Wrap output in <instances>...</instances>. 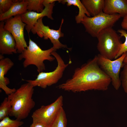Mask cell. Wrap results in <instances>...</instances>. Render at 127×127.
Segmentation results:
<instances>
[{"instance_id": "cell-10", "label": "cell", "mask_w": 127, "mask_h": 127, "mask_svg": "<svg viewBox=\"0 0 127 127\" xmlns=\"http://www.w3.org/2000/svg\"><path fill=\"white\" fill-rule=\"evenodd\" d=\"M26 24L22 21L20 15L6 20L4 29L10 32L14 38L17 52L21 53L28 47L24 36V30Z\"/></svg>"}, {"instance_id": "cell-23", "label": "cell", "mask_w": 127, "mask_h": 127, "mask_svg": "<svg viewBox=\"0 0 127 127\" xmlns=\"http://www.w3.org/2000/svg\"><path fill=\"white\" fill-rule=\"evenodd\" d=\"M123 67L120 77L121 85L125 92L127 94V63L123 64Z\"/></svg>"}, {"instance_id": "cell-22", "label": "cell", "mask_w": 127, "mask_h": 127, "mask_svg": "<svg viewBox=\"0 0 127 127\" xmlns=\"http://www.w3.org/2000/svg\"><path fill=\"white\" fill-rule=\"evenodd\" d=\"M118 32L120 33L121 36H124L125 37V40L124 42L122 44L119 51L115 59L120 57L124 53L127 52V32L123 29H119L118 30Z\"/></svg>"}, {"instance_id": "cell-1", "label": "cell", "mask_w": 127, "mask_h": 127, "mask_svg": "<svg viewBox=\"0 0 127 127\" xmlns=\"http://www.w3.org/2000/svg\"><path fill=\"white\" fill-rule=\"evenodd\" d=\"M111 83L110 78L101 68L97 56L74 71L71 77L57 88L74 92L95 90H107Z\"/></svg>"}, {"instance_id": "cell-11", "label": "cell", "mask_w": 127, "mask_h": 127, "mask_svg": "<svg viewBox=\"0 0 127 127\" xmlns=\"http://www.w3.org/2000/svg\"><path fill=\"white\" fill-rule=\"evenodd\" d=\"M55 4L54 2L49 4H44V8L40 12L27 11L20 15L22 21L26 24L25 28L28 33L31 31L35 24L40 18L46 16L51 20L54 19L52 16V14Z\"/></svg>"}, {"instance_id": "cell-7", "label": "cell", "mask_w": 127, "mask_h": 127, "mask_svg": "<svg viewBox=\"0 0 127 127\" xmlns=\"http://www.w3.org/2000/svg\"><path fill=\"white\" fill-rule=\"evenodd\" d=\"M126 54V52L124 53L114 60L104 58L99 54L97 56L98 65L110 78L112 84L116 90H118L121 85L120 73L121 68L123 67Z\"/></svg>"}, {"instance_id": "cell-8", "label": "cell", "mask_w": 127, "mask_h": 127, "mask_svg": "<svg viewBox=\"0 0 127 127\" xmlns=\"http://www.w3.org/2000/svg\"><path fill=\"white\" fill-rule=\"evenodd\" d=\"M63 97L61 95L51 104L42 105L36 110L32 115V123H41L48 126L63 107Z\"/></svg>"}, {"instance_id": "cell-27", "label": "cell", "mask_w": 127, "mask_h": 127, "mask_svg": "<svg viewBox=\"0 0 127 127\" xmlns=\"http://www.w3.org/2000/svg\"><path fill=\"white\" fill-rule=\"evenodd\" d=\"M59 0H44L43 2V4H49L55 2L56 1H58Z\"/></svg>"}, {"instance_id": "cell-12", "label": "cell", "mask_w": 127, "mask_h": 127, "mask_svg": "<svg viewBox=\"0 0 127 127\" xmlns=\"http://www.w3.org/2000/svg\"><path fill=\"white\" fill-rule=\"evenodd\" d=\"M5 23L1 21L0 23V55H12L17 52L15 40L11 34L5 29Z\"/></svg>"}, {"instance_id": "cell-9", "label": "cell", "mask_w": 127, "mask_h": 127, "mask_svg": "<svg viewBox=\"0 0 127 127\" xmlns=\"http://www.w3.org/2000/svg\"><path fill=\"white\" fill-rule=\"evenodd\" d=\"M43 17L39 19L34 25L31 31L34 34H37L41 38H44L45 40L49 39L53 45L52 47L56 50L61 48H67L69 49L66 45L62 44L59 39L63 37L64 34L61 31V28L64 20L62 19L59 29L55 30L50 28L48 26H45L43 24Z\"/></svg>"}, {"instance_id": "cell-5", "label": "cell", "mask_w": 127, "mask_h": 127, "mask_svg": "<svg viewBox=\"0 0 127 127\" xmlns=\"http://www.w3.org/2000/svg\"><path fill=\"white\" fill-rule=\"evenodd\" d=\"M121 17L118 14L109 15L103 12L92 17L86 15L81 23L87 33L92 37L97 38L101 31L106 28L112 27Z\"/></svg>"}, {"instance_id": "cell-20", "label": "cell", "mask_w": 127, "mask_h": 127, "mask_svg": "<svg viewBox=\"0 0 127 127\" xmlns=\"http://www.w3.org/2000/svg\"><path fill=\"white\" fill-rule=\"evenodd\" d=\"M12 109L10 100L8 97L4 98L0 106V120L8 117Z\"/></svg>"}, {"instance_id": "cell-6", "label": "cell", "mask_w": 127, "mask_h": 127, "mask_svg": "<svg viewBox=\"0 0 127 127\" xmlns=\"http://www.w3.org/2000/svg\"><path fill=\"white\" fill-rule=\"evenodd\" d=\"M51 55L56 59L57 65L53 71L48 72H41L39 73L34 80H25L34 87L38 86L45 89L57 83L63 76L65 69L71 63L65 64L60 56L56 51L51 53Z\"/></svg>"}, {"instance_id": "cell-17", "label": "cell", "mask_w": 127, "mask_h": 127, "mask_svg": "<svg viewBox=\"0 0 127 127\" xmlns=\"http://www.w3.org/2000/svg\"><path fill=\"white\" fill-rule=\"evenodd\" d=\"M58 2L64 4L66 3L67 6L73 5L78 8L79 9V13L75 17L76 22L77 24L81 23L86 14L87 16L91 17L90 15L79 0H59Z\"/></svg>"}, {"instance_id": "cell-29", "label": "cell", "mask_w": 127, "mask_h": 127, "mask_svg": "<svg viewBox=\"0 0 127 127\" xmlns=\"http://www.w3.org/2000/svg\"></svg>"}, {"instance_id": "cell-26", "label": "cell", "mask_w": 127, "mask_h": 127, "mask_svg": "<svg viewBox=\"0 0 127 127\" xmlns=\"http://www.w3.org/2000/svg\"><path fill=\"white\" fill-rule=\"evenodd\" d=\"M30 127H48V126L40 123H32Z\"/></svg>"}, {"instance_id": "cell-28", "label": "cell", "mask_w": 127, "mask_h": 127, "mask_svg": "<svg viewBox=\"0 0 127 127\" xmlns=\"http://www.w3.org/2000/svg\"><path fill=\"white\" fill-rule=\"evenodd\" d=\"M126 55L123 61V63L125 64L127 63V52H126Z\"/></svg>"}, {"instance_id": "cell-19", "label": "cell", "mask_w": 127, "mask_h": 127, "mask_svg": "<svg viewBox=\"0 0 127 127\" xmlns=\"http://www.w3.org/2000/svg\"><path fill=\"white\" fill-rule=\"evenodd\" d=\"M28 11H35L37 12H41L44 9L43 4L44 0H26Z\"/></svg>"}, {"instance_id": "cell-14", "label": "cell", "mask_w": 127, "mask_h": 127, "mask_svg": "<svg viewBox=\"0 0 127 127\" xmlns=\"http://www.w3.org/2000/svg\"><path fill=\"white\" fill-rule=\"evenodd\" d=\"M103 12L109 15L118 14L123 17L127 15V0H104Z\"/></svg>"}, {"instance_id": "cell-2", "label": "cell", "mask_w": 127, "mask_h": 127, "mask_svg": "<svg viewBox=\"0 0 127 127\" xmlns=\"http://www.w3.org/2000/svg\"><path fill=\"white\" fill-rule=\"evenodd\" d=\"M34 87L28 82L22 85L15 92L8 95L12 107L9 116L20 121L28 117L35 105L32 98Z\"/></svg>"}, {"instance_id": "cell-15", "label": "cell", "mask_w": 127, "mask_h": 127, "mask_svg": "<svg viewBox=\"0 0 127 127\" xmlns=\"http://www.w3.org/2000/svg\"><path fill=\"white\" fill-rule=\"evenodd\" d=\"M26 0H16L9 9L6 12L0 14V21L7 20L13 16L21 15L28 11Z\"/></svg>"}, {"instance_id": "cell-16", "label": "cell", "mask_w": 127, "mask_h": 127, "mask_svg": "<svg viewBox=\"0 0 127 127\" xmlns=\"http://www.w3.org/2000/svg\"><path fill=\"white\" fill-rule=\"evenodd\" d=\"M81 1L90 16H96L102 12L104 0H81Z\"/></svg>"}, {"instance_id": "cell-24", "label": "cell", "mask_w": 127, "mask_h": 127, "mask_svg": "<svg viewBox=\"0 0 127 127\" xmlns=\"http://www.w3.org/2000/svg\"><path fill=\"white\" fill-rule=\"evenodd\" d=\"M16 0H0V14L7 11Z\"/></svg>"}, {"instance_id": "cell-25", "label": "cell", "mask_w": 127, "mask_h": 127, "mask_svg": "<svg viewBox=\"0 0 127 127\" xmlns=\"http://www.w3.org/2000/svg\"><path fill=\"white\" fill-rule=\"evenodd\" d=\"M121 25L123 29L127 30V15L123 17Z\"/></svg>"}, {"instance_id": "cell-4", "label": "cell", "mask_w": 127, "mask_h": 127, "mask_svg": "<svg viewBox=\"0 0 127 127\" xmlns=\"http://www.w3.org/2000/svg\"><path fill=\"white\" fill-rule=\"evenodd\" d=\"M97 38L98 41L97 48L99 54L111 60L115 59L122 43L120 36L110 27L101 31Z\"/></svg>"}, {"instance_id": "cell-13", "label": "cell", "mask_w": 127, "mask_h": 127, "mask_svg": "<svg viewBox=\"0 0 127 127\" xmlns=\"http://www.w3.org/2000/svg\"><path fill=\"white\" fill-rule=\"evenodd\" d=\"M0 59V88L8 95L16 90L15 88L11 89L7 86L9 82L8 79L5 77L8 71L14 65V63L10 58H4L1 55Z\"/></svg>"}, {"instance_id": "cell-21", "label": "cell", "mask_w": 127, "mask_h": 127, "mask_svg": "<svg viewBox=\"0 0 127 127\" xmlns=\"http://www.w3.org/2000/svg\"><path fill=\"white\" fill-rule=\"evenodd\" d=\"M24 123L17 119H10L8 117H6L0 122V127H20Z\"/></svg>"}, {"instance_id": "cell-18", "label": "cell", "mask_w": 127, "mask_h": 127, "mask_svg": "<svg viewBox=\"0 0 127 127\" xmlns=\"http://www.w3.org/2000/svg\"><path fill=\"white\" fill-rule=\"evenodd\" d=\"M67 123L66 113L62 107L56 117L48 127H66Z\"/></svg>"}, {"instance_id": "cell-3", "label": "cell", "mask_w": 127, "mask_h": 127, "mask_svg": "<svg viewBox=\"0 0 127 127\" xmlns=\"http://www.w3.org/2000/svg\"><path fill=\"white\" fill-rule=\"evenodd\" d=\"M56 50L53 47L43 50L35 42L29 38L28 45L27 48L19 55L18 60L24 59L23 63L24 67L30 65H35L39 73L45 70L44 62L47 60L52 62L55 59L52 56L51 53Z\"/></svg>"}]
</instances>
